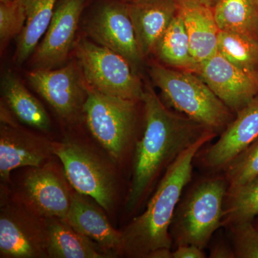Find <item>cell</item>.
<instances>
[{
  "label": "cell",
  "mask_w": 258,
  "mask_h": 258,
  "mask_svg": "<svg viewBox=\"0 0 258 258\" xmlns=\"http://www.w3.org/2000/svg\"><path fill=\"white\" fill-rule=\"evenodd\" d=\"M144 127L134 148L133 167L125 210L137 211L154 191L171 164L184 151L209 133H215L189 117L170 109L149 83L142 99Z\"/></svg>",
  "instance_id": "1"
},
{
  "label": "cell",
  "mask_w": 258,
  "mask_h": 258,
  "mask_svg": "<svg viewBox=\"0 0 258 258\" xmlns=\"http://www.w3.org/2000/svg\"><path fill=\"white\" fill-rule=\"evenodd\" d=\"M209 133L184 151L161 178L145 210L122 232L120 254L147 258L157 249L172 248L170 226L185 189L192 180L194 161L199 151L217 137Z\"/></svg>",
  "instance_id": "2"
},
{
  "label": "cell",
  "mask_w": 258,
  "mask_h": 258,
  "mask_svg": "<svg viewBox=\"0 0 258 258\" xmlns=\"http://www.w3.org/2000/svg\"><path fill=\"white\" fill-rule=\"evenodd\" d=\"M185 189L173 217L170 235L174 247L193 244L205 249L222 227L228 185L225 176L207 174Z\"/></svg>",
  "instance_id": "3"
},
{
  "label": "cell",
  "mask_w": 258,
  "mask_h": 258,
  "mask_svg": "<svg viewBox=\"0 0 258 258\" xmlns=\"http://www.w3.org/2000/svg\"><path fill=\"white\" fill-rule=\"evenodd\" d=\"M169 108L189 117L217 136L235 115L198 74L153 62L149 71Z\"/></svg>",
  "instance_id": "4"
},
{
  "label": "cell",
  "mask_w": 258,
  "mask_h": 258,
  "mask_svg": "<svg viewBox=\"0 0 258 258\" xmlns=\"http://www.w3.org/2000/svg\"><path fill=\"white\" fill-rule=\"evenodd\" d=\"M76 55L89 89L142 101L144 84L123 56L86 38L76 43Z\"/></svg>",
  "instance_id": "5"
},
{
  "label": "cell",
  "mask_w": 258,
  "mask_h": 258,
  "mask_svg": "<svg viewBox=\"0 0 258 258\" xmlns=\"http://www.w3.org/2000/svg\"><path fill=\"white\" fill-rule=\"evenodd\" d=\"M138 102L107 96L88 88L83 109L86 124L115 161L123 158L135 137Z\"/></svg>",
  "instance_id": "6"
},
{
  "label": "cell",
  "mask_w": 258,
  "mask_h": 258,
  "mask_svg": "<svg viewBox=\"0 0 258 258\" xmlns=\"http://www.w3.org/2000/svg\"><path fill=\"white\" fill-rule=\"evenodd\" d=\"M52 152L62 162L64 175L78 193L93 199L109 211L115 195V176L101 158L73 141L52 143Z\"/></svg>",
  "instance_id": "7"
},
{
  "label": "cell",
  "mask_w": 258,
  "mask_h": 258,
  "mask_svg": "<svg viewBox=\"0 0 258 258\" xmlns=\"http://www.w3.org/2000/svg\"><path fill=\"white\" fill-rule=\"evenodd\" d=\"M27 77L61 118L74 120L83 112L88 87L80 66L73 62L55 69H32Z\"/></svg>",
  "instance_id": "8"
},
{
  "label": "cell",
  "mask_w": 258,
  "mask_h": 258,
  "mask_svg": "<svg viewBox=\"0 0 258 258\" xmlns=\"http://www.w3.org/2000/svg\"><path fill=\"white\" fill-rule=\"evenodd\" d=\"M86 31L98 45L123 56L134 70L144 58L139 52L128 3L107 0L97 8L86 24Z\"/></svg>",
  "instance_id": "9"
},
{
  "label": "cell",
  "mask_w": 258,
  "mask_h": 258,
  "mask_svg": "<svg viewBox=\"0 0 258 258\" xmlns=\"http://www.w3.org/2000/svg\"><path fill=\"white\" fill-rule=\"evenodd\" d=\"M218 137L216 142L204 146L195 156L194 164L207 174L222 173L258 138V96L236 113L233 120Z\"/></svg>",
  "instance_id": "10"
},
{
  "label": "cell",
  "mask_w": 258,
  "mask_h": 258,
  "mask_svg": "<svg viewBox=\"0 0 258 258\" xmlns=\"http://www.w3.org/2000/svg\"><path fill=\"white\" fill-rule=\"evenodd\" d=\"M86 3L58 0L44 37L31 55L32 69H55L66 62Z\"/></svg>",
  "instance_id": "11"
},
{
  "label": "cell",
  "mask_w": 258,
  "mask_h": 258,
  "mask_svg": "<svg viewBox=\"0 0 258 258\" xmlns=\"http://www.w3.org/2000/svg\"><path fill=\"white\" fill-rule=\"evenodd\" d=\"M195 74L235 114L258 96V76L241 71L220 52L199 64Z\"/></svg>",
  "instance_id": "12"
},
{
  "label": "cell",
  "mask_w": 258,
  "mask_h": 258,
  "mask_svg": "<svg viewBox=\"0 0 258 258\" xmlns=\"http://www.w3.org/2000/svg\"><path fill=\"white\" fill-rule=\"evenodd\" d=\"M46 242V225H40L22 209L12 206L2 208L0 257H47Z\"/></svg>",
  "instance_id": "13"
},
{
  "label": "cell",
  "mask_w": 258,
  "mask_h": 258,
  "mask_svg": "<svg viewBox=\"0 0 258 258\" xmlns=\"http://www.w3.org/2000/svg\"><path fill=\"white\" fill-rule=\"evenodd\" d=\"M52 152V143L45 142L12 124L1 114L0 177L10 181V174L20 167H38Z\"/></svg>",
  "instance_id": "14"
},
{
  "label": "cell",
  "mask_w": 258,
  "mask_h": 258,
  "mask_svg": "<svg viewBox=\"0 0 258 258\" xmlns=\"http://www.w3.org/2000/svg\"><path fill=\"white\" fill-rule=\"evenodd\" d=\"M25 198L44 217L64 219L71 207L72 195L52 166H40L29 171L23 181Z\"/></svg>",
  "instance_id": "15"
},
{
  "label": "cell",
  "mask_w": 258,
  "mask_h": 258,
  "mask_svg": "<svg viewBox=\"0 0 258 258\" xmlns=\"http://www.w3.org/2000/svg\"><path fill=\"white\" fill-rule=\"evenodd\" d=\"M128 6L139 52L144 59L152 53L177 15L179 5L176 0H137Z\"/></svg>",
  "instance_id": "16"
},
{
  "label": "cell",
  "mask_w": 258,
  "mask_h": 258,
  "mask_svg": "<svg viewBox=\"0 0 258 258\" xmlns=\"http://www.w3.org/2000/svg\"><path fill=\"white\" fill-rule=\"evenodd\" d=\"M85 198L81 194H73L64 221L110 253L120 254L122 232L113 228L103 212Z\"/></svg>",
  "instance_id": "17"
},
{
  "label": "cell",
  "mask_w": 258,
  "mask_h": 258,
  "mask_svg": "<svg viewBox=\"0 0 258 258\" xmlns=\"http://www.w3.org/2000/svg\"><path fill=\"white\" fill-rule=\"evenodd\" d=\"M47 257L108 258L113 254L73 228L63 219L45 217Z\"/></svg>",
  "instance_id": "18"
},
{
  "label": "cell",
  "mask_w": 258,
  "mask_h": 258,
  "mask_svg": "<svg viewBox=\"0 0 258 258\" xmlns=\"http://www.w3.org/2000/svg\"><path fill=\"white\" fill-rule=\"evenodd\" d=\"M194 60L198 64L217 52L220 30L213 10L202 5H179Z\"/></svg>",
  "instance_id": "19"
},
{
  "label": "cell",
  "mask_w": 258,
  "mask_h": 258,
  "mask_svg": "<svg viewBox=\"0 0 258 258\" xmlns=\"http://www.w3.org/2000/svg\"><path fill=\"white\" fill-rule=\"evenodd\" d=\"M1 87L8 108L20 122L41 132L50 130V118L46 110L16 75L8 71L3 77Z\"/></svg>",
  "instance_id": "20"
},
{
  "label": "cell",
  "mask_w": 258,
  "mask_h": 258,
  "mask_svg": "<svg viewBox=\"0 0 258 258\" xmlns=\"http://www.w3.org/2000/svg\"><path fill=\"white\" fill-rule=\"evenodd\" d=\"M153 53L164 66L196 72L198 64L191 55L189 37L179 10L157 42Z\"/></svg>",
  "instance_id": "21"
},
{
  "label": "cell",
  "mask_w": 258,
  "mask_h": 258,
  "mask_svg": "<svg viewBox=\"0 0 258 258\" xmlns=\"http://www.w3.org/2000/svg\"><path fill=\"white\" fill-rule=\"evenodd\" d=\"M27 13L26 24L18 37L15 62L22 64L31 57L45 35L58 0H21Z\"/></svg>",
  "instance_id": "22"
},
{
  "label": "cell",
  "mask_w": 258,
  "mask_h": 258,
  "mask_svg": "<svg viewBox=\"0 0 258 258\" xmlns=\"http://www.w3.org/2000/svg\"><path fill=\"white\" fill-rule=\"evenodd\" d=\"M220 31L258 40V3L254 0H220L213 9Z\"/></svg>",
  "instance_id": "23"
},
{
  "label": "cell",
  "mask_w": 258,
  "mask_h": 258,
  "mask_svg": "<svg viewBox=\"0 0 258 258\" xmlns=\"http://www.w3.org/2000/svg\"><path fill=\"white\" fill-rule=\"evenodd\" d=\"M258 215V176L242 186L227 188L224 201L222 227L252 222Z\"/></svg>",
  "instance_id": "24"
},
{
  "label": "cell",
  "mask_w": 258,
  "mask_h": 258,
  "mask_svg": "<svg viewBox=\"0 0 258 258\" xmlns=\"http://www.w3.org/2000/svg\"><path fill=\"white\" fill-rule=\"evenodd\" d=\"M217 52L246 74L258 76V40L220 31Z\"/></svg>",
  "instance_id": "25"
},
{
  "label": "cell",
  "mask_w": 258,
  "mask_h": 258,
  "mask_svg": "<svg viewBox=\"0 0 258 258\" xmlns=\"http://www.w3.org/2000/svg\"><path fill=\"white\" fill-rule=\"evenodd\" d=\"M222 174L228 189L242 186L258 176V138L237 156Z\"/></svg>",
  "instance_id": "26"
},
{
  "label": "cell",
  "mask_w": 258,
  "mask_h": 258,
  "mask_svg": "<svg viewBox=\"0 0 258 258\" xmlns=\"http://www.w3.org/2000/svg\"><path fill=\"white\" fill-rule=\"evenodd\" d=\"M26 20V10L21 0H0L1 52L13 38L20 36Z\"/></svg>",
  "instance_id": "27"
},
{
  "label": "cell",
  "mask_w": 258,
  "mask_h": 258,
  "mask_svg": "<svg viewBox=\"0 0 258 258\" xmlns=\"http://www.w3.org/2000/svg\"><path fill=\"white\" fill-rule=\"evenodd\" d=\"M225 230L236 258H258V230L252 222L236 224Z\"/></svg>",
  "instance_id": "28"
},
{
  "label": "cell",
  "mask_w": 258,
  "mask_h": 258,
  "mask_svg": "<svg viewBox=\"0 0 258 258\" xmlns=\"http://www.w3.org/2000/svg\"><path fill=\"white\" fill-rule=\"evenodd\" d=\"M204 249L193 244H181L172 250V258H206Z\"/></svg>",
  "instance_id": "29"
},
{
  "label": "cell",
  "mask_w": 258,
  "mask_h": 258,
  "mask_svg": "<svg viewBox=\"0 0 258 258\" xmlns=\"http://www.w3.org/2000/svg\"><path fill=\"white\" fill-rule=\"evenodd\" d=\"M209 257L236 258L235 251L232 244H228L225 240L215 241L210 247Z\"/></svg>",
  "instance_id": "30"
},
{
  "label": "cell",
  "mask_w": 258,
  "mask_h": 258,
  "mask_svg": "<svg viewBox=\"0 0 258 258\" xmlns=\"http://www.w3.org/2000/svg\"><path fill=\"white\" fill-rule=\"evenodd\" d=\"M179 5H202L213 10L220 0H176Z\"/></svg>",
  "instance_id": "31"
},
{
  "label": "cell",
  "mask_w": 258,
  "mask_h": 258,
  "mask_svg": "<svg viewBox=\"0 0 258 258\" xmlns=\"http://www.w3.org/2000/svg\"><path fill=\"white\" fill-rule=\"evenodd\" d=\"M147 258H172L171 248H160L153 251Z\"/></svg>",
  "instance_id": "32"
},
{
  "label": "cell",
  "mask_w": 258,
  "mask_h": 258,
  "mask_svg": "<svg viewBox=\"0 0 258 258\" xmlns=\"http://www.w3.org/2000/svg\"><path fill=\"white\" fill-rule=\"evenodd\" d=\"M252 223L254 225V227L258 230V215L256 216L255 218L254 219L253 221H252Z\"/></svg>",
  "instance_id": "33"
},
{
  "label": "cell",
  "mask_w": 258,
  "mask_h": 258,
  "mask_svg": "<svg viewBox=\"0 0 258 258\" xmlns=\"http://www.w3.org/2000/svg\"><path fill=\"white\" fill-rule=\"evenodd\" d=\"M119 1L124 2V3H131L137 1V0H119Z\"/></svg>",
  "instance_id": "34"
},
{
  "label": "cell",
  "mask_w": 258,
  "mask_h": 258,
  "mask_svg": "<svg viewBox=\"0 0 258 258\" xmlns=\"http://www.w3.org/2000/svg\"><path fill=\"white\" fill-rule=\"evenodd\" d=\"M254 1L257 2V3H258V0H254Z\"/></svg>",
  "instance_id": "35"
}]
</instances>
